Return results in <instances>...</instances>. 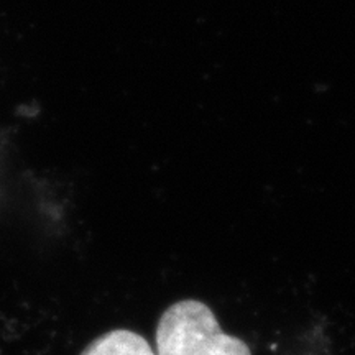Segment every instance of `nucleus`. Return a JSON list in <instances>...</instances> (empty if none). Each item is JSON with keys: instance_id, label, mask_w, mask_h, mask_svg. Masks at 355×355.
I'll use <instances>...</instances> for the list:
<instances>
[{"instance_id": "f03ea898", "label": "nucleus", "mask_w": 355, "mask_h": 355, "mask_svg": "<svg viewBox=\"0 0 355 355\" xmlns=\"http://www.w3.org/2000/svg\"><path fill=\"white\" fill-rule=\"evenodd\" d=\"M81 355H157L137 332L117 329L89 344Z\"/></svg>"}, {"instance_id": "f257e3e1", "label": "nucleus", "mask_w": 355, "mask_h": 355, "mask_svg": "<svg viewBox=\"0 0 355 355\" xmlns=\"http://www.w3.org/2000/svg\"><path fill=\"white\" fill-rule=\"evenodd\" d=\"M158 355H252L237 337L224 334L214 313L201 301L170 306L157 327Z\"/></svg>"}]
</instances>
